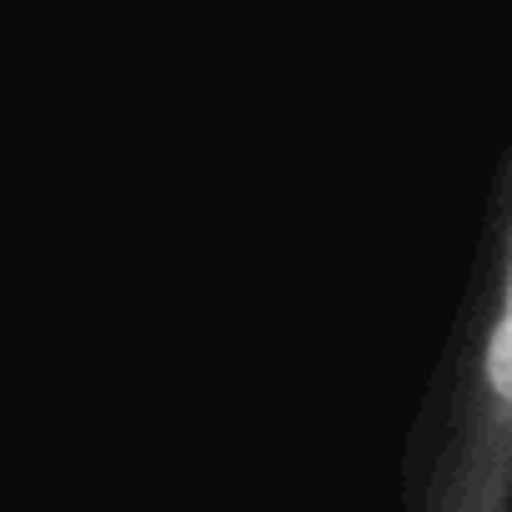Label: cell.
Returning a JSON list of instances; mask_svg holds the SVG:
<instances>
[{"instance_id": "1", "label": "cell", "mask_w": 512, "mask_h": 512, "mask_svg": "<svg viewBox=\"0 0 512 512\" xmlns=\"http://www.w3.org/2000/svg\"><path fill=\"white\" fill-rule=\"evenodd\" d=\"M402 512H512V136L467 297L402 452Z\"/></svg>"}]
</instances>
